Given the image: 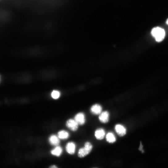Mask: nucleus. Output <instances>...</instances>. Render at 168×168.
<instances>
[{"label": "nucleus", "mask_w": 168, "mask_h": 168, "mask_svg": "<svg viewBox=\"0 0 168 168\" xmlns=\"http://www.w3.org/2000/svg\"><path fill=\"white\" fill-rule=\"evenodd\" d=\"M74 120L79 125H83L86 122V115L83 112H79L75 116Z\"/></svg>", "instance_id": "obj_4"}, {"label": "nucleus", "mask_w": 168, "mask_h": 168, "mask_svg": "<svg viewBox=\"0 0 168 168\" xmlns=\"http://www.w3.org/2000/svg\"><path fill=\"white\" fill-rule=\"evenodd\" d=\"M66 124L67 127L72 131L76 132L78 129L79 125L74 119H69L66 121Z\"/></svg>", "instance_id": "obj_5"}, {"label": "nucleus", "mask_w": 168, "mask_h": 168, "mask_svg": "<svg viewBox=\"0 0 168 168\" xmlns=\"http://www.w3.org/2000/svg\"><path fill=\"white\" fill-rule=\"evenodd\" d=\"M106 132L105 130L102 128L97 129L94 132V136L96 139L101 141L103 140L106 136Z\"/></svg>", "instance_id": "obj_8"}, {"label": "nucleus", "mask_w": 168, "mask_h": 168, "mask_svg": "<svg viewBox=\"0 0 168 168\" xmlns=\"http://www.w3.org/2000/svg\"><path fill=\"white\" fill-rule=\"evenodd\" d=\"M107 141L110 144H113L116 141V138L115 134L111 132H109L106 135Z\"/></svg>", "instance_id": "obj_9"}, {"label": "nucleus", "mask_w": 168, "mask_h": 168, "mask_svg": "<svg viewBox=\"0 0 168 168\" xmlns=\"http://www.w3.org/2000/svg\"><path fill=\"white\" fill-rule=\"evenodd\" d=\"M51 96L53 99H57L60 96V93L58 91L54 90L51 94Z\"/></svg>", "instance_id": "obj_14"}, {"label": "nucleus", "mask_w": 168, "mask_h": 168, "mask_svg": "<svg viewBox=\"0 0 168 168\" xmlns=\"http://www.w3.org/2000/svg\"><path fill=\"white\" fill-rule=\"evenodd\" d=\"M50 143L52 145L57 146L60 143V139L55 135L51 136L49 139Z\"/></svg>", "instance_id": "obj_11"}, {"label": "nucleus", "mask_w": 168, "mask_h": 168, "mask_svg": "<svg viewBox=\"0 0 168 168\" xmlns=\"http://www.w3.org/2000/svg\"><path fill=\"white\" fill-rule=\"evenodd\" d=\"M62 152V148L60 146H57L51 151V153L52 155L58 157L61 155Z\"/></svg>", "instance_id": "obj_13"}, {"label": "nucleus", "mask_w": 168, "mask_h": 168, "mask_svg": "<svg viewBox=\"0 0 168 168\" xmlns=\"http://www.w3.org/2000/svg\"><path fill=\"white\" fill-rule=\"evenodd\" d=\"M110 114L107 111H102L99 115V119L100 121L103 124L108 123L110 120Z\"/></svg>", "instance_id": "obj_6"}, {"label": "nucleus", "mask_w": 168, "mask_h": 168, "mask_svg": "<svg viewBox=\"0 0 168 168\" xmlns=\"http://www.w3.org/2000/svg\"><path fill=\"white\" fill-rule=\"evenodd\" d=\"M49 168H58L55 165H52Z\"/></svg>", "instance_id": "obj_15"}, {"label": "nucleus", "mask_w": 168, "mask_h": 168, "mask_svg": "<svg viewBox=\"0 0 168 168\" xmlns=\"http://www.w3.org/2000/svg\"><path fill=\"white\" fill-rule=\"evenodd\" d=\"M69 136V133L66 131L61 130L58 133V136L60 139L65 140L68 139Z\"/></svg>", "instance_id": "obj_12"}, {"label": "nucleus", "mask_w": 168, "mask_h": 168, "mask_svg": "<svg viewBox=\"0 0 168 168\" xmlns=\"http://www.w3.org/2000/svg\"><path fill=\"white\" fill-rule=\"evenodd\" d=\"M66 149L67 152L70 154H74L75 151L76 145L73 142H69L66 145Z\"/></svg>", "instance_id": "obj_10"}, {"label": "nucleus", "mask_w": 168, "mask_h": 168, "mask_svg": "<svg viewBox=\"0 0 168 168\" xmlns=\"http://www.w3.org/2000/svg\"><path fill=\"white\" fill-rule=\"evenodd\" d=\"M102 106L98 103L93 105L90 107V111L91 113L94 115H100L103 111Z\"/></svg>", "instance_id": "obj_7"}, {"label": "nucleus", "mask_w": 168, "mask_h": 168, "mask_svg": "<svg viewBox=\"0 0 168 168\" xmlns=\"http://www.w3.org/2000/svg\"><path fill=\"white\" fill-rule=\"evenodd\" d=\"M151 34L158 42L162 41L165 36L164 30L163 28L158 27L154 28L152 30Z\"/></svg>", "instance_id": "obj_2"}, {"label": "nucleus", "mask_w": 168, "mask_h": 168, "mask_svg": "<svg viewBox=\"0 0 168 168\" xmlns=\"http://www.w3.org/2000/svg\"><path fill=\"white\" fill-rule=\"evenodd\" d=\"M92 144L89 141L86 142L83 148H80L78 152V156L80 158L85 157L89 154L93 149Z\"/></svg>", "instance_id": "obj_1"}, {"label": "nucleus", "mask_w": 168, "mask_h": 168, "mask_svg": "<svg viewBox=\"0 0 168 168\" xmlns=\"http://www.w3.org/2000/svg\"><path fill=\"white\" fill-rule=\"evenodd\" d=\"M166 23L168 25V19L166 21Z\"/></svg>", "instance_id": "obj_16"}, {"label": "nucleus", "mask_w": 168, "mask_h": 168, "mask_svg": "<svg viewBox=\"0 0 168 168\" xmlns=\"http://www.w3.org/2000/svg\"><path fill=\"white\" fill-rule=\"evenodd\" d=\"M114 129L116 134L120 137H123L127 134V128L123 125L121 124H116L115 126Z\"/></svg>", "instance_id": "obj_3"}]
</instances>
